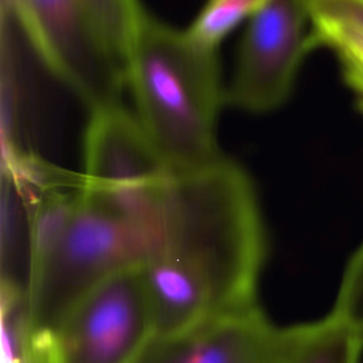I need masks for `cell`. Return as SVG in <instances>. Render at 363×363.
I'll return each mask as SVG.
<instances>
[{"label":"cell","instance_id":"6da1fadb","mask_svg":"<svg viewBox=\"0 0 363 363\" xmlns=\"http://www.w3.org/2000/svg\"><path fill=\"white\" fill-rule=\"evenodd\" d=\"M142 267L156 333L257 303L265 231L245 170L221 155L152 189Z\"/></svg>","mask_w":363,"mask_h":363},{"label":"cell","instance_id":"7a4b0ae2","mask_svg":"<svg viewBox=\"0 0 363 363\" xmlns=\"http://www.w3.org/2000/svg\"><path fill=\"white\" fill-rule=\"evenodd\" d=\"M136 116L170 170H191L221 156L216 142L225 102L217 50L149 11L125 61Z\"/></svg>","mask_w":363,"mask_h":363},{"label":"cell","instance_id":"3957f363","mask_svg":"<svg viewBox=\"0 0 363 363\" xmlns=\"http://www.w3.org/2000/svg\"><path fill=\"white\" fill-rule=\"evenodd\" d=\"M146 251L145 190L108 191L82 183L55 241L28 264L34 335H51L82 295L119 271L140 267Z\"/></svg>","mask_w":363,"mask_h":363},{"label":"cell","instance_id":"277c9868","mask_svg":"<svg viewBox=\"0 0 363 363\" xmlns=\"http://www.w3.org/2000/svg\"><path fill=\"white\" fill-rule=\"evenodd\" d=\"M43 64L89 109L121 104L125 67L85 0H10Z\"/></svg>","mask_w":363,"mask_h":363},{"label":"cell","instance_id":"5b68a950","mask_svg":"<svg viewBox=\"0 0 363 363\" xmlns=\"http://www.w3.org/2000/svg\"><path fill=\"white\" fill-rule=\"evenodd\" d=\"M155 333L142 267H132L82 295L51 339L58 363H133Z\"/></svg>","mask_w":363,"mask_h":363},{"label":"cell","instance_id":"8992f818","mask_svg":"<svg viewBox=\"0 0 363 363\" xmlns=\"http://www.w3.org/2000/svg\"><path fill=\"white\" fill-rule=\"evenodd\" d=\"M309 51L311 26L303 0H268L242 35L225 102L254 113L279 108Z\"/></svg>","mask_w":363,"mask_h":363},{"label":"cell","instance_id":"52a82bcc","mask_svg":"<svg viewBox=\"0 0 363 363\" xmlns=\"http://www.w3.org/2000/svg\"><path fill=\"white\" fill-rule=\"evenodd\" d=\"M285 337L254 303L155 333L133 363H279Z\"/></svg>","mask_w":363,"mask_h":363},{"label":"cell","instance_id":"ba28073f","mask_svg":"<svg viewBox=\"0 0 363 363\" xmlns=\"http://www.w3.org/2000/svg\"><path fill=\"white\" fill-rule=\"evenodd\" d=\"M84 164L82 183L109 191L155 183L170 170L138 116L121 104L91 111Z\"/></svg>","mask_w":363,"mask_h":363},{"label":"cell","instance_id":"9c48e42d","mask_svg":"<svg viewBox=\"0 0 363 363\" xmlns=\"http://www.w3.org/2000/svg\"><path fill=\"white\" fill-rule=\"evenodd\" d=\"M312 50L325 47L336 57L342 78L363 116V0H303Z\"/></svg>","mask_w":363,"mask_h":363},{"label":"cell","instance_id":"30bf717a","mask_svg":"<svg viewBox=\"0 0 363 363\" xmlns=\"http://www.w3.org/2000/svg\"><path fill=\"white\" fill-rule=\"evenodd\" d=\"M363 343L333 313L286 328L279 363H359Z\"/></svg>","mask_w":363,"mask_h":363},{"label":"cell","instance_id":"8fae6325","mask_svg":"<svg viewBox=\"0 0 363 363\" xmlns=\"http://www.w3.org/2000/svg\"><path fill=\"white\" fill-rule=\"evenodd\" d=\"M268 0H207L187 33L200 44L216 48L244 18L252 17Z\"/></svg>","mask_w":363,"mask_h":363},{"label":"cell","instance_id":"7c38bea8","mask_svg":"<svg viewBox=\"0 0 363 363\" xmlns=\"http://www.w3.org/2000/svg\"><path fill=\"white\" fill-rule=\"evenodd\" d=\"M363 343V242L350 257L332 312Z\"/></svg>","mask_w":363,"mask_h":363},{"label":"cell","instance_id":"4fadbf2b","mask_svg":"<svg viewBox=\"0 0 363 363\" xmlns=\"http://www.w3.org/2000/svg\"><path fill=\"white\" fill-rule=\"evenodd\" d=\"M16 363H58L50 333L34 335L27 352Z\"/></svg>","mask_w":363,"mask_h":363}]
</instances>
